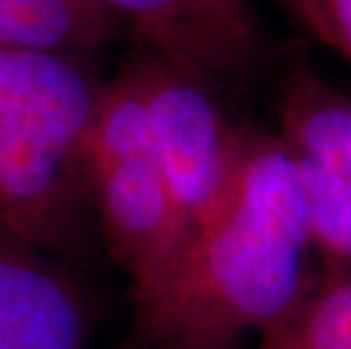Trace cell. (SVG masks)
I'll list each match as a JSON object with an SVG mask.
<instances>
[{
    "instance_id": "cell-3",
    "label": "cell",
    "mask_w": 351,
    "mask_h": 349,
    "mask_svg": "<svg viewBox=\"0 0 351 349\" xmlns=\"http://www.w3.org/2000/svg\"><path fill=\"white\" fill-rule=\"evenodd\" d=\"M86 173L100 241L130 279V297L150 293L173 270L189 229L130 62L104 86Z\"/></svg>"
},
{
    "instance_id": "cell-9",
    "label": "cell",
    "mask_w": 351,
    "mask_h": 349,
    "mask_svg": "<svg viewBox=\"0 0 351 349\" xmlns=\"http://www.w3.org/2000/svg\"><path fill=\"white\" fill-rule=\"evenodd\" d=\"M254 349H351V268L322 265L293 313Z\"/></svg>"
},
{
    "instance_id": "cell-4",
    "label": "cell",
    "mask_w": 351,
    "mask_h": 349,
    "mask_svg": "<svg viewBox=\"0 0 351 349\" xmlns=\"http://www.w3.org/2000/svg\"><path fill=\"white\" fill-rule=\"evenodd\" d=\"M127 62L138 80L156 150L191 236L225 189L245 125L227 116L222 86L189 66L143 46Z\"/></svg>"
},
{
    "instance_id": "cell-8",
    "label": "cell",
    "mask_w": 351,
    "mask_h": 349,
    "mask_svg": "<svg viewBox=\"0 0 351 349\" xmlns=\"http://www.w3.org/2000/svg\"><path fill=\"white\" fill-rule=\"evenodd\" d=\"M123 29L98 0H0V46L98 55Z\"/></svg>"
},
{
    "instance_id": "cell-10",
    "label": "cell",
    "mask_w": 351,
    "mask_h": 349,
    "mask_svg": "<svg viewBox=\"0 0 351 349\" xmlns=\"http://www.w3.org/2000/svg\"><path fill=\"white\" fill-rule=\"evenodd\" d=\"M319 43L335 50L351 66V0H317Z\"/></svg>"
},
{
    "instance_id": "cell-5",
    "label": "cell",
    "mask_w": 351,
    "mask_h": 349,
    "mask_svg": "<svg viewBox=\"0 0 351 349\" xmlns=\"http://www.w3.org/2000/svg\"><path fill=\"white\" fill-rule=\"evenodd\" d=\"M136 46L197 71L218 86L256 69L261 29L254 0H98Z\"/></svg>"
},
{
    "instance_id": "cell-11",
    "label": "cell",
    "mask_w": 351,
    "mask_h": 349,
    "mask_svg": "<svg viewBox=\"0 0 351 349\" xmlns=\"http://www.w3.org/2000/svg\"><path fill=\"white\" fill-rule=\"evenodd\" d=\"M297 25H302L311 36L319 39V10L317 0H274Z\"/></svg>"
},
{
    "instance_id": "cell-7",
    "label": "cell",
    "mask_w": 351,
    "mask_h": 349,
    "mask_svg": "<svg viewBox=\"0 0 351 349\" xmlns=\"http://www.w3.org/2000/svg\"><path fill=\"white\" fill-rule=\"evenodd\" d=\"M276 134L297 161L351 184V95L315 71L297 69L288 77Z\"/></svg>"
},
{
    "instance_id": "cell-6",
    "label": "cell",
    "mask_w": 351,
    "mask_h": 349,
    "mask_svg": "<svg viewBox=\"0 0 351 349\" xmlns=\"http://www.w3.org/2000/svg\"><path fill=\"white\" fill-rule=\"evenodd\" d=\"M91 302L64 258L0 222V349H84Z\"/></svg>"
},
{
    "instance_id": "cell-12",
    "label": "cell",
    "mask_w": 351,
    "mask_h": 349,
    "mask_svg": "<svg viewBox=\"0 0 351 349\" xmlns=\"http://www.w3.org/2000/svg\"><path fill=\"white\" fill-rule=\"evenodd\" d=\"M134 349H241V347H206L191 343H138L134 340Z\"/></svg>"
},
{
    "instance_id": "cell-1",
    "label": "cell",
    "mask_w": 351,
    "mask_h": 349,
    "mask_svg": "<svg viewBox=\"0 0 351 349\" xmlns=\"http://www.w3.org/2000/svg\"><path fill=\"white\" fill-rule=\"evenodd\" d=\"M304 189L276 132L245 128L225 189L173 270L134 297V340L241 347L288 317L317 277Z\"/></svg>"
},
{
    "instance_id": "cell-2",
    "label": "cell",
    "mask_w": 351,
    "mask_h": 349,
    "mask_svg": "<svg viewBox=\"0 0 351 349\" xmlns=\"http://www.w3.org/2000/svg\"><path fill=\"white\" fill-rule=\"evenodd\" d=\"M104 86L93 53L0 46V222L59 258L98 232L86 147Z\"/></svg>"
}]
</instances>
